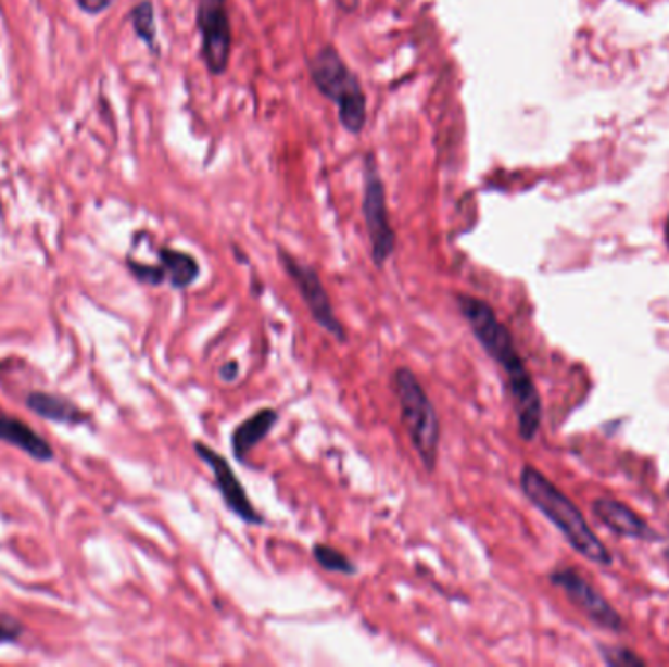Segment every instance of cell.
I'll return each instance as SVG.
<instances>
[{"mask_svg":"<svg viewBox=\"0 0 669 667\" xmlns=\"http://www.w3.org/2000/svg\"><path fill=\"white\" fill-rule=\"evenodd\" d=\"M456 304L476 337V341L482 344L483 351L497 363L505 374L507 383H509L515 415H517L519 435L522 441H532L542 421L541 393L534 386L531 373L522 363L512 331L505 327V324H502L495 310L482 298L458 294Z\"/></svg>","mask_w":669,"mask_h":667,"instance_id":"obj_1","label":"cell"},{"mask_svg":"<svg viewBox=\"0 0 669 667\" xmlns=\"http://www.w3.org/2000/svg\"><path fill=\"white\" fill-rule=\"evenodd\" d=\"M521 490L527 500L560 530L570 542L571 549L580 552L581 556L590 562L609 566L613 562L610 552L590 529L583 513L564 491L558 490L542 471L532 468L531 464L522 466Z\"/></svg>","mask_w":669,"mask_h":667,"instance_id":"obj_2","label":"cell"},{"mask_svg":"<svg viewBox=\"0 0 669 667\" xmlns=\"http://www.w3.org/2000/svg\"><path fill=\"white\" fill-rule=\"evenodd\" d=\"M392 390L409 441L427 474H433L441 444V423L424 383L412 368L400 366L392 374Z\"/></svg>","mask_w":669,"mask_h":667,"instance_id":"obj_3","label":"cell"},{"mask_svg":"<svg viewBox=\"0 0 669 667\" xmlns=\"http://www.w3.org/2000/svg\"><path fill=\"white\" fill-rule=\"evenodd\" d=\"M310 75L315 89L337 106L343 128L358 136L366 126V95L339 51L333 46L317 51L310 61Z\"/></svg>","mask_w":669,"mask_h":667,"instance_id":"obj_4","label":"cell"},{"mask_svg":"<svg viewBox=\"0 0 669 667\" xmlns=\"http://www.w3.org/2000/svg\"><path fill=\"white\" fill-rule=\"evenodd\" d=\"M363 216L370 239L373 263L376 268H384L386 261L394 255L395 231L390 224L388 200L380 168L375 155L365 159V192H363Z\"/></svg>","mask_w":669,"mask_h":667,"instance_id":"obj_5","label":"cell"},{"mask_svg":"<svg viewBox=\"0 0 669 667\" xmlns=\"http://www.w3.org/2000/svg\"><path fill=\"white\" fill-rule=\"evenodd\" d=\"M278 261L285 268L286 275L290 276V280L294 282L295 290L300 292V298L304 300L305 307H307L310 315L314 317L315 324L319 325L327 334L333 335L335 339L345 341V327L335 315L333 302L327 294L317 270L312 266L300 263L285 249H278Z\"/></svg>","mask_w":669,"mask_h":667,"instance_id":"obj_6","label":"cell"},{"mask_svg":"<svg viewBox=\"0 0 669 667\" xmlns=\"http://www.w3.org/2000/svg\"><path fill=\"white\" fill-rule=\"evenodd\" d=\"M197 28L202 40V60L212 75H224L231 58V22L227 0H200Z\"/></svg>","mask_w":669,"mask_h":667,"instance_id":"obj_7","label":"cell"},{"mask_svg":"<svg viewBox=\"0 0 669 667\" xmlns=\"http://www.w3.org/2000/svg\"><path fill=\"white\" fill-rule=\"evenodd\" d=\"M194 452H197L198 458L204 462L214 474L216 488L222 493V500L226 503L227 509L231 511L237 519L243 520L247 525H253V527L263 525L265 519L261 517V513L255 509V505L249 500L247 490L237 478L231 464L219 452L214 451L212 446H207L204 442H194Z\"/></svg>","mask_w":669,"mask_h":667,"instance_id":"obj_8","label":"cell"},{"mask_svg":"<svg viewBox=\"0 0 669 667\" xmlns=\"http://www.w3.org/2000/svg\"><path fill=\"white\" fill-rule=\"evenodd\" d=\"M551 581L568 595L576 607H580L590 617L591 622L607 628V630H617V632L624 628L622 618L615 608L610 607L609 601L581 578L576 569H556L552 571Z\"/></svg>","mask_w":669,"mask_h":667,"instance_id":"obj_9","label":"cell"},{"mask_svg":"<svg viewBox=\"0 0 669 667\" xmlns=\"http://www.w3.org/2000/svg\"><path fill=\"white\" fill-rule=\"evenodd\" d=\"M593 513L603 525H607L619 537L639 540L658 539V534L649 529L648 523L620 501L609 500V498L595 500L593 501Z\"/></svg>","mask_w":669,"mask_h":667,"instance_id":"obj_10","label":"cell"},{"mask_svg":"<svg viewBox=\"0 0 669 667\" xmlns=\"http://www.w3.org/2000/svg\"><path fill=\"white\" fill-rule=\"evenodd\" d=\"M0 441L9 442L12 446L21 449L36 461L50 462L55 456L50 442L41 439L30 425L4 412H0Z\"/></svg>","mask_w":669,"mask_h":667,"instance_id":"obj_11","label":"cell"},{"mask_svg":"<svg viewBox=\"0 0 669 667\" xmlns=\"http://www.w3.org/2000/svg\"><path fill=\"white\" fill-rule=\"evenodd\" d=\"M278 423V412L273 407H263L239 423L231 435V449L239 462L247 461V454L255 449L256 444L265 441Z\"/></svg>","mask_w":669,"mask_h":667,"instance_id":"obj_12","label":"cell"},{"mask_svg":"<svg viewBox=\"0 0 669 667\" xmlns=\"http://www.w3.org/2000/svg\"><path fill=\"white\" fill-rule=\"evenodd\" d=\"M159 265L163 266L165 278L175 290H187L197 282L200 276V265L197 259L177 249L163 247L159 251Z\"/></svg>","mask_w":669,"mask_h":667,"instance_id":"obj_13","label":"cell"},{"mask_svg":"<svg viewBox=\"0 0 669 667\" xmlns=\"http://www.w3.org/2000/svg\"><path fill=\"white\" fill-rule=\"evenodd\" d=\"M26 405L36 415H40L43 419H50V421L70 423V425L87 421V415L80 412L75 403H71L70 400H65L61 395H53V393H30L28 400H26Z\"/></svg>","mask_w":669,"mask_h":667,"instance_id":"obj_14","label":"cell"},{"mask_svg":"<svg viewBox=\"0 0 669 667\" xmlns=\"http://www.w3.org/2000/svg\"><path fill=\"white\" fill-rule=\"evenodd\" d=\"M131 26L139 40L143 41L151 51H157V24H155V9L151 0H141L129 14Z\"/></svg>","mask_w":669,"mask_h":667,"instance_id":"obj_15","label":"cell"},{"mask_svg":"<svg viewBox=\"0 0 669 667\" xmlns=\"http://www.w3.org/2000/svg\"><path fill=\"white\" fill-rule=\"evenodd\" d=\"M314 559L325 569V571H331V574H343V576H355L356 566L346 558L345 554L341 550L329 546V544H315L312 549Z\"/></svg>","mask_w":669,"mask_h":667,"instance_id":"obj_16","label":"cell"},{"mask_svg":"<svg viewBox=\"0 0 669 667\" xmlns=\"http://www.w3.org/2000/svg\"><path fill=\"white\" fill-rule=\"evenodd\" d=\"M601 656L609 666H646V662L642 657L632 654L627 647L601 646Z\"/></svg>","mask_w":669,"mask_h":667,"instance_id":"obj_17","label":"cell"},{"mask_svg":"<svg viewBox=\"0 0 669 667\" xmlns=\"http://www.w3.org/2000/svg\"><path fill=\"white\" fill-rule=\"evenodd\" d=\"M128 268L131 270V275L136 276L139 282H143V285L161 286L167 280L165 270L161 265H141V263H136V261L129 259Z\"/></svg>","mask_w":669,"mask_h":667,"instance_id":"obj_18","label":"cell"},{"mask_svg":"<svg viewBox=\"0 0 669 667\" xmlns=\"http://www.w3.org/2000/svg\"><path fill=\"white\" fill-rule=\"evenodd\" d=\"M22 634H24V625H22L21 620L0 611V644L18 642Z\"/></svg>","mask_w":669,"mask_h":667,"instance_id":"obj_19","label":"cell"},{"mask_svg":"<svg viewBox=\"0 0 669 667\" xmlns=\"http://www.w3.org/2000/svg\"><path fill=\"white\" fill-rule=\"evenodd\" d=\"M114 0H77V7L89 16H99L104 11H109Z\"/></svg>","mask_w":669,"mask_h":667,"instance_id":"obj_20","label":"cell"},{"mask_svg":"<svg viewBox=\"0 0 669 667\" xmlns=\"http://www.w3.org/2000/svg\"><path fill=\"white\" fill-rule=\"evenodd\" d=\"M239 363L237 361H227L224 366H222V370H219V378L224 380L226 383L236 382L237 378H239Z\"/></svg>","mask_w":669,"mask_h":667,"instance_id":"obj_21","label":"cell"},{"mask_svg":"<svg viewBox=\"0 0 669 667\" xmlns=\"http://www.w3.org/2000/svg\"><path fill=\"white\" fill-rule=\"evenodd\" d=\"M664 236H666V243H668L669 247V216L668 219H666V227H664Z\"/></svg>","mask_w":669,"mask_h":667,"instance_id":"obj_22","label":"cell"},{"mask_svg":"<svg viewBox=\"0 0 669 667\" xmlns=\"http://www.w3.org/2000/svg\"><path fill=\"white\" fill-rule=\"evenodd\" d=\"M668 558H669V549H668Z\"/></svg>","mask_w":669,"mask_h":667,"instance_id":"obj_23","label":"cell"}]
</instances>
